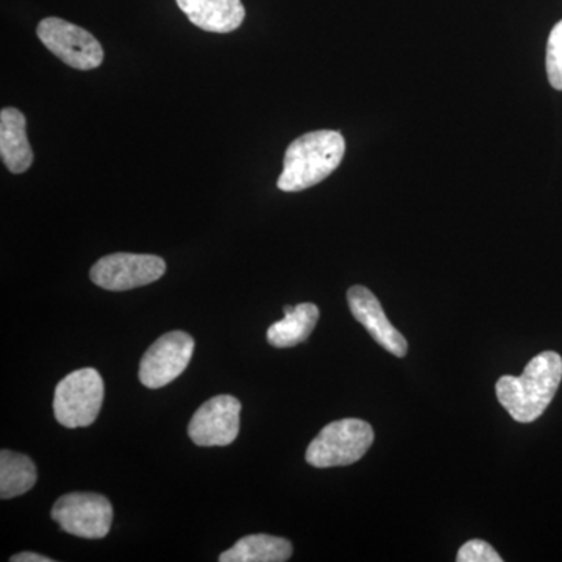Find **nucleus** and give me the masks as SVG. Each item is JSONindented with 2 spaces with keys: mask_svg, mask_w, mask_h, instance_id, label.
<instances>
[{
  "mask_svg": "<svg viewBox=\"0 0 562 562\" xmlns=\"http://www.w3.org/2000/svg\"><path fill=\"white\" fill-rule=\"evenodd\" d=\"M241 402L233 395H217L203 403L188 427L191 441L199 447L231 446L238 438Z\"/></svg>",
  "mask_w": 562,
  "mask_h": 562,
  "instance_id": "1a4fd4ad",
  "label": "nucleus"
},
{
  "mask_svg": "<svg viewBox=\"0 0 562 562\" xmlns=\"http://www.w3.org/2000/svg\"><path fill=\"white\" fill-rule=\"evenodd\" d=\"M166 261L157 255L111 254L91 268L92 283L106 291H128L160 280Z\"/></svg>",
  "mask_w": 562,
  "mask_h": 562,
  "instance_id": "0eeeda50",
  "label": "nucleus"
},
{
  "mask_svg": "<svg viewBox=\"0 0 562 562\" xmlns=\"http://www.w3.org/2000/svg\"><path fill=\"white\" fill-rule=\"evenodd\" d=\"M35 483L36 468L31 458L11 450L0 452V497L3 501L20 497Z\"/></svg>",
  "mask_w": 562,
  "mask_h": 562,
  "instance_id": "2eb2a0df",
  "label": "nucleus"
},
{
  "mask_svg": "<svg viewBox=\"0 0 562 562\" xmlns=\"http://www.w3.org/2000/svg\"><path fill=\"white\" fill-rule=\"evenodd\" d=\"M177 5L195 27L205 32H235L246 20L241 0H177Z\"/></svg>",
  "mask_w": 562,
  "mask_h": 562,
  "instance_id": "9b49d317",
  "label": "nucleus"
},
{
  "mask_svg": "<svg viewBox=\"0 0 562 562\" xmlns=\"http://www.w3.org/2000/svg\"><path fill=\"white\" fill-rule=\"evenodd\" d=\"M347 301H349L350 312L355 319L360 322L376 344L395 357H405L408 351V342L397 328L392 327L383 312L382 303L368 288L351 286L347 292Z\"/></svg>",
  "mask_w": 562,
  "mask_h": 562,
  "instance_id": "9d476101",
  "label": "nucleus"
},
{
  "mask_svg": "<svg viewBox=\"0 0 562 562\" xmlns=\"http://www.w3.org/2000/svg\"><path fill=\"white\" fill-rule=\"evenodd\" d=\"M103 394L105 386L95 369L69 373L55 387V419L66 428L90 427L101 413Z\"/></svg>",
  "mask_w": 562,
  "mask_h": 562,
  "instance_id": "20e7f679",
  "label": "nucleus"
},
{
  "mask_svg": "<svg viewBox=\"0 0 562 562\" xmlns=\"http://www.w3.org/2000/svg\"><path fill=\"white\" fill-rule=\"evenodd\" d=\"M0 157L10 172L22 173L31 169L33 150L27 138V121L18 109L0 111Z\"/></svg>",
  "mask_w": 562,
  "mask_h": 562,
  "instance_id": "f8f14e48",
  "label": "nucleus"
},
{
  "mask_svg": "<svg viewBox=\"0 0 562 562\" xmlns=\"http://www.w3.org/2000/svg\"><path fill=\"white\" fill-rule=\"evenodd\" d=\"M373 442L371 424L361 419L331 422L306 450V462L313 468L328 469L360 461Z\"/></svg>",
  "mask_w": 562,
  "mask_h": 562,
  "instance_id": "7ed1b4c3",
  "label": "nucleus"
},
{
  "mask_svg": "<svg viewBox=\"0 0 562 562\" xmlns=\"http://www.w3.org/2000/svg\"><path fill=\"white\" fill-rule=\"evenodd\" d=\"M52 519L63 531L83 539H102L113 522V506L109 498L92 492L63 495L52 508Z\"/></svg>",
  "mask_w": 562,
  "mask_h": 562,
  "instance_id": "423d86ee",
  "label": "nucleus"
},
{
  "mask_svg": "<svg viewBox=\"0 0 562 562\" xmlns=\"http://www.w3.org/2000/svg\"><path fill=\"white\" fill-rule=\"evenodd\" d=\"M547 76L554 90L562 91V21L554 25L547 44Z\"/></svg>",
  "mask_w": 562,
  "mask_h": 562,
  "instance_id": "dca6fc26",
  "label": "nucleus"
},
{
  "mask_svg": "<svg viewBox=\"0 0 562 562\" xmlns=\"http://www.w3.org/2000/svg\"><path fill=\"white\" fill-rule=\"evenodd\" d=\"M292 543L269 535H251L239 539L220 557L221 562H284L290 560Z\"/></svg>",
  "mask_w": 562,
  "mask_h": 562,
  "instance_id": "4468645a",
  "label": "nucleus"
},
{
  "mask_svg": "<svg viewBox=\"0 0 562 562\" xmlns=\"http://www.w3.org/2000/svg\"><path fill=\"white\" fill-rule=\"evenodd\" d=\"M458 562H502L501 554L492 549L491 543L473 539L461 547L457 557Z\"/></svg>",
  "mask_w": 562,
  "mask_h": 562,
  "instance_id": "f3484780",
  "label": "nucleus"
},
{
  "mask_svg": "<svg viewBox=\"0 0 562 562\" xmlns=\"http://www.w3.org/2000/svg\"><path fill=\"white\" fill-rule=\"evenodd\" d=\"M11 562H54L50 558L43 557V554L24 552L20 554H14V557L10 558Z\"/></svg>",
  "mask_w": 562,
  "mask_h": 562,
  "instance_id": "a211bd4d",
  "label": "nucleus"
},
{
  "mask_svg": "<svg viewBox=\"0 0 562 562\" xmlns=\"http://www.w3.org/2000/svg\"><path fill=\"white\" fill-rule=\"evenodd\" d=\"M319 308L314 303H301L297 306H284L283 319L269 327L268 341L277 349L295 347L310 338L317 321Z\"/></svg>",
  "mask_w": 562,
  "mask_h": 562,
  "instance_id": "ddd939ff",
  "label": "nucleus"
},
{
  "mask_svg": "<svg viewBox=\"0 0 562 562\" xmlns=\"http://www.w3.org/2000/svg\"><path fill=\"white\" fill-rule=\"evenodd\" d=\"M346 139L341 132L316 131L292 140L284 154L283 172L277 187L284 192H299L316 187L341 165Z\"/></svg>",
  "mask_w": 562,
  "mask_h": 562,
  "instance_id": "f03ea898",
  "label": "nucleus"
},
{
  "mask_svg": "<svg viewBox=\"0 0 562 562\" xmlns=\"http://www.w3.org/2000/svg\"><path fill=\"white\" fill-rule=\"evenodd\" d=\"M36 35L55 57L70 68L91 70L102 65L105 54L101 43L79 25L60 18H46L36 27Z\"/></svg>",
  "mask_w": 562,
  "mask_h": 562,
  "instance_id": "39448f33",
  "label": "nucleus"
},
{
  "mask_svg": "<svg viewBox=\"0 0 562 562\" xmlns=\"http://www.w3.org/2000/svg\"><path fill=\"white\" fill-rule=\"evenodd\" d=\"M561 380L562 358L557 351H543L528 362L522 375L502 376L495 391L514 420L530 424L549 408Z\"/></svg>",
  "mask_w": 562,
  "mask_h": 562,
  "instance_id": "f257e3e1",
  "label": "nucleus"
},
{
  "mask_svg": "<svg viewBox=\"0 0 562 562\" xmlns=\"http://www.w3.org/2000/svg\"><path fill=\"white\" fill-rule=\"evenodd\" d=\"M194 339L184 331H169L144 353L139 364V382L149 390H160L179 379L194 355Z\"/></svg>",
  "mask_w": 562,
  "mask_h": 562,
  "instance_id": "6e6552de",
  "label": "nucleus"
}]
</instances>
